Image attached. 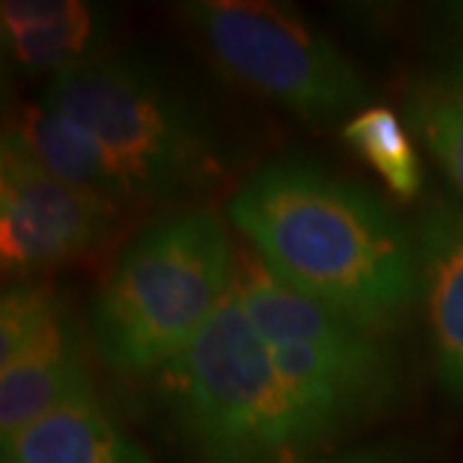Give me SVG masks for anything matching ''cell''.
I'll return each mask as SVG.
<instances>
[{
    "mask_svg": "<svg viewBox=\"0 0 463 463\" xmlns=\"http://www.w3.org/2000/svg\"><path fill=\"white\" fill-rule=\"evenodd\" d=\"M230 219L281 286L368 330L397 327L420 294L414 237L389 203L312 160L260 167Z\"/></svg>",
    "mask_w": 463,
    "mask_h": 463,
    "instance_id": "1",
    "label": "cell"
},
{
    "mask_svg": "<svg viewBox=\"0 0 463 463\" xmlns=\"http://www.w3.org/2000/svg\"><path fill=\"white\" fill-rule=\"evenodd\" d=\"M157 397L201 463L301 461L340 435L279 373L234 288L157 371Z\"/></svg>",
    "mask_w": 463,
    "mask_h": 463,
    "instance_id": "2",
    "label": "cell"
},
{
    "mask_svg": "<svg viewBox=\"0 0 463 463\" xmlns=\"http://www.w3.org/2000/svg\"><path fill=\"white\" fill-rule=\"evenodd\" d=\"M234 260L212 209H181L137 232L90 304L100 361L118 373L160 371L227 298Z\"/></svg>",
    "mask_w": 463,
    "mask_h": 463,
    "instance_id": "3",
    "label": "cell"
},
{
    "mask_svg": "<svg viewBox=\"0 0 463 463\" xmlns=\"http://www.w3.org/2000/svg\"><path fill=\"white\" fill-rule=\"evenodd\" d=\"M39 100L109 155L134 203L183 201L222 175L212 129L145 57L106 54L52 78Z\"/></svg>",
    "mask_w": 463,
    "mask_h": 463,
    "instance_id": "4",
    "label": "cell"
},
{
    "mask_svg": "<svg viewBox=\"0 0 463 463\" xmlns=\"http://www.w3.org/2000/svg\"><path fill=\"white\" fill-rule=\"evenodd\" d=\"M232 288L279 373L337 430L397 402L402 361L381 332L286 288L248 252L234 260Z\"/></svg>",
    "mask_w": 463,
    "mask_h": 463,
    "instance_id": "5",
    "label": "cell"
},
{
    "mask_svg": "<svg viewBox=\"0 0 463 463\" xmlns=\"http://www.w3.org/2000/svg\"><path fill=\"white\" fill-rule=\"evenodd\" d=\"M181 16L222 72L301 118L335 121L368 99L361 70L291 8L199 0L183 3Z\"/></svg>",
    "mask_w": 463,
    "mask_h": 463,
    "instance_id": "6",
    "label": "cell"
},
{
    "mask_svg": "<svg viewBox=\"0 0 463 463\" xmlns=\"http://www.w3.org/2000/svg\"><path fill=\"white\" fill-rule=\"evenodd\" d=\"M121 209L39 165L11 134L0 149V260L8 276L32 281L100 248Z\"/></svg>",
    "mask_w": 463,
    "mask_h": 463,
    "instance_id": "7",
    "label": "cell"
},
{
    "mask_svg": "<svg viewBox=\"0 0 463 463\" xmlns=\"http://www.w3.org/2000/svg\"><path fill=\"white\" fill-rule=\"evenodd\" d=\"M93 392L78 322L60 297L14 345L0 347L3 435Z\"/></svg>",
    "mask_w": 463,
    "mask_h": 463,
    "instance_id": "8",
    "label": "cell"
},
{
    "mask_svg": "<svg viewBox=\"0 0 463 463\" xmlns=\"http://www.w3.org/2000/svg\"><path fill=\"white\" fill-rule=\"evenodd\" d=\"M0 32L16 72L57 78L109 54L114 14L80 0H5Z\"/></svg>",
    "mask_w": 463,
    "mask_h": 463,
    "instance_id": "9",
    "label": "cell"
},
{
    "mask_svg": "<svg viewBox=\"0 0 463 463\" xmlns=\"http://www.w3.org/2000/svg\"><path fill=\"white\" fill-rule=\"evenodd\" d=\"M420 297L428 309L435 371L450 397L463 402V209L432 201L414 224Z\"/></svg>",
    "mask_w": 463,
    "mask_h": 463,
    "instance_id": "10",
    "label": "cell"
},
{
    "mask_svg": "<svg viewBox=\"0 0 463 463\" xmlns=\"http://www.w3.org/2000/svg\"><path fill=\"white\" fill-rule=\"evenodd\" d=\"M3 463H152L116 425L96 392L3 435Z\"/></svg>",
    "mask_w": 463,
    "mask_h": 463,
    "instance_id": "11",
    "label": "cell"
},
{
    "mask_svg": "<svg viewBox=\"0 0 463 463\" xmlns=\"http://www.w3.org/2000/svg\"><path fill=\"white\" fill-rule=\"evenodd\" d=\"M5 134H11L39 165L60 181L111 201L118 209L134 203L127 183L109 160V155L83 129L57 114L44 100L18 109Z\"/></svg>",
    "mask_w": 463,
    "mask_h": 463,
    "instance_id": "12",
    "label": "cell"
},
{
    "mask_svg": "<svg viewBox=\"0 0 463 463\" xmlns=\"http://www.w3.org/2000/svg\"><path fill=\"white\" fill-rule=\"evenodd\" d=\"M343 139L379 173L386 185L402 196L414 199L422 188V165L412 139L392 109H364L343 127Z\"/></svg>",
    "mask_w": 463,
    "mask_h": 463,
    "instance_id": "13",
    "label": "cell"
},
{
    "mask_svg": "<svg viewBox=\"0 0 463 463\" xmlns=\"http://www.w3.org/2000/svg\"><path fill=\"white\" fill-rule=\"evenodd\" d=\"M407 121L463 196V88L432 80L407 99Z\"/></svg>",
    "mask_w": 463,
    "mask_h": 463,
    "instance_id": "14",
    "label": "cell"
},
{
    "mask_svg": "<svg viewBox=\"0 0 463 463\" xmlns=\"http://www.w3.org/2000/svg\"><path fill=\"white\" fill-rule=\"evenodd\" d=\"M440 80L463 88V3L461 5H456V11H453L450 39H448L446 72H443Z\"/></svg>",
    "mask_w": 463,
    "mask_h": 463,
    "instance_id": "15",
    "label": "cell"
},
{
    "mask_svg": "<svg viewBox=\"0 0 463 463\" xmlns=\"http://www.w3.org/2000/svg\"><path fill=\"white\" fill-rule=\"evenodd\" d=\"M291 463H397V458L386 448H358V450H345L337 456H325V458H301Z\"/></svg>",
    "mask_w": 463,
    "mask_h": 463,
    "instance_id": "16",
    "label": "cell"
}]
</instances>
